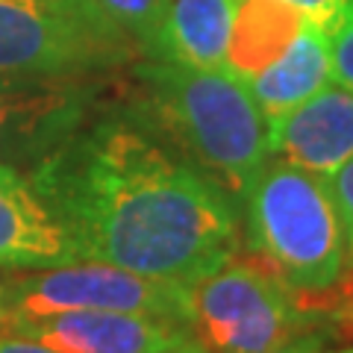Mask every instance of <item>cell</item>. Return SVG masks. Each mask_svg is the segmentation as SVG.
<instances>
[{"label":"cell","instance_id":"6da1fadb","mask_svg":"<svg viewBox=\"0 0 353 353\" xmlns=\"http://www.w3.org/2000/svg\"><path fill=\"white\" fill-rule=\"evenodd\" d=\"M30 174L80 259L189 283L239 250V203L130 124L74 130Z\"/></svg>","mask_w":353,"mask_h":353},{"label":"cell","instance_id":"7a4b0ae2","mask_svg":"<svg viewBox=\"0 0 353 353\" xmlns=\"http://www.w3.org/2000/svg\"><path fill=\"white\" fill-rule=\"evenodd\" d=\"M150 106L194 168L236 203L271 159V127L250 88L224 68L148 59L141 68Z\"/></svg>","mask_w":353,"mask_h":353},{"label":"cell","instance_id":"3957f363","mask_svg":"<svg viewBox=\"0 0 353 353\" xmlns=\"http://www.w3.org/2000/svg\"><path fill=\"white\" fill-rule=\"evenodd\" d=\"M248 239L301 292H324L345 274L347 245L330 180L271 157L245 194Z\"/></svg>","mask_w":353,"mask_h":353},{"label":"cell","instance_id":"277c9868","mask_svg":"<svg viewBox=\"0 0 353 353\" xmlns=\"http://www.w3.org/2000/svg\"><path fill=\"white\" fill-rule=\"evenodd\" d=\"M136 50L97 0H0V74L74 80Z\"/></svg>","mask_w":353,"mask_h":353},{"label":"cell","instance_id":"5b68a950","mask_svg":"<svg viewBox=\"0 0 353 353\" xmlns=\"http://www.w3.org/2000/svg\"><path fill=\"white\" fill-rule=\"evenodd\" d=\"M303 324L277 283L233 259L185 283V327L206 353H268Z\"/></svg>","mask_w":353,"mask_h":353},{"label":"cell","instance_id":"8992f818","mask_svg":"<svg viewBox=\"0 0 353 353\" xmlns=\"http://www.w3.org/2000/svg\"><path fill=\"white\" fill-rule=\"evenodd\" d=\"M57 312H139L185 324V283L145 277L92 259L30 274L15 271L0 321Z\"/></svg>","mask_w":353,"mask_h":353},{"label":"cell","instance_id":"52a82bcc","mask_svg":"<svg viewBox=\"0 0 353 353\" xmlns=\"http://www.w3.org/2000/svg\"><path fill=\"white\" fill-rule=\"evenodd\" d=\"M3 333L27 336L57 353H171L189 345L183 321L139 312H57L3 318Z\"/></svg>","mask_w":353,"mask_h":353},{"label":"cell","instance_id":"ba28073f","mask_svg":"<svg viewBox=\"0 0 353 353\" xmlns=\"http://www.w3.org/2000/svg\"><path fill=\"white\" fill-rule=\"evenodd\" d=\"M80 94L68 80L0 74V165L30 171L77 130Z\"/></svg>","mask_w":353,"mask_h":353},{"label":"cell","instance_id":"9c48e42d","mask_svg":"<svg viewBox=\"0 0 353 353\" xmlns=\"http://www.w3.org/2000/svg\"><path fill=\"white\" fill-rule=\"evenodd\" d=\"M77 259L68 227L32 174L0 165V268L41 271Z\"/></svg>","mask_w":353,"mask_h":353},{"label":"cell","instance_id":"30bf717a","mask_svg":"<svg viewBox=\"0 0 353 353\" xmlns=\"http://www.w3.org/2000/svg\"><path fill=\"white\" fill-rule=\"evenodd\" d=\"M271 127V157L330 176L353 157V92L327 83Z\"/></svg>","mask_w":353,"mask_h":353},{"label":"cell","instance_id":"8fae6325","mask_svg":"<svg viewBox=\"0 0 353 353\" xmlns=\"http://www.w3.org/2000/svg\"><path fill=\"white\" fill-rule=\"evenodd\" d=\"M236 0H165L148 59L224 68Z\"/></svg>","mask_w":353,"mask_h":353},{"label":"cell","instance_id":"7c38bea8","mask_svg":"<svg viewBox=\"0 0 353 353\" xmlns=\"http://www.w3.org/2000/svg\"><path fill=\"white\" fill-rule=\"evenodd\" d=\"M309 24L312 18L289 0H236L224 71L250 83L259 71L277 62Z\"/></svg>","mask_w":353,"mask_h":353},{"label":"cell","instance_id":"4fadbf2b","mask_svg":"<svg viewBox=\"0 0 353 353\" xmlns=\"http://www.w3.org/2000/svg\"><path fill=\"white\" fill-rule=\"evenodd\" d=\"M327 83H333V77H330V32L318 21H312L277 62H271L245 85L250 88L265 121L274 124L277 118L289 115L292 109L318 94Z\"/></svg>","mask_w":353,"mask_h":353},{"label":"cell","instance_id":"5bb4252c","mask_svg":"<svg viewBox=\"0 0 353 353\" xmlns=\"http://www.w3.org/2000/svg\"><path fill=\"white\" fill-rule=\"evenodd\" d=\"M97 6L136 41L139 53L148 57L162 18V9H165V0H97Z\"/></svg>","mask_w":353,"mask_h":353},{"label":"cell","instance_id":"9a60e30c","mask_svg":"<svg viewBox=\"0 0 353 353\" xmlns=\"http://www.w3.org/2000/svg\"><path fill=\"white\" fill-rule=\"evenodd\" d=\"M330 77L353 92V0L339 24L330 30Z\"/></svg>","mask_w":353,"mask_h":353},{"label":"cell","instance_id":"2e32d148","mask_svg":"<svg viewBox=\"0 0 353 353\" xmlns=\"http://www.w3.org/2000/svg\"><path fill=\"white\" fill-rule=\"evenodd\" d=\"M327 180H330V192H333V201L341 218V230H345L347 259L353 262V157L336 174H330Z\"/></svg>","mask_w":353,"mask_h":353},{"label":"cell","instance_id":"e0dca14e","mask_svg":"<svg viewBox=\"0 0 353 353\" xmlns=\"http://www.w3.org/2000/svg\"><path fill=\"white\" fill-rule=\"evenodd\" d=\"M289 3L301 6L309 18L318 21V24H321V27L330 32V30L339 24V18L347 12L350 0H289Z\"/></svg>","mask_w":353,"mask_h":353},{"label":"cell","instance_id":"ac0fdd59","mask_svg":"<svg viewBox=\"0 0 353 353\" xmlns=\"http://www.w3.org/2000/svg\"><path fill=\"white\" fill-rule=\"evenodd\" d=\"M0 353H57V350L44 347L41 341H32L27 336H15L0 330Z\"/></svg>","mask_w":353,"mask_h":353},{"label":"cell","instance_id":"d6986e66","mask_svg":"<svg viewBox=\"0 0 353 353\" xmlns=\"http://www.w3.org/2000/svg\"><path fill=\"white\" fill-rule=\"evenodd\" d=\"M268 353H324L318 345H312V341H285V345H280V347H274V350H268Z\"/></svg>","mask_w":353,"mask_h":353},{"label":"cell","instance_id":"ffe728a7","mask_svg":"<svg viewBox=\"0 0 353 353\" xmlns=\"http://www.w3.org/2000/svg\"><path fill=\"white\" fill-rule=\"evenodd\" d=\"M12 277H15V271L0 268V312H3L6 297H9V289H12Z\"/></svg>","mask_w":353,"mask_h":353},{"label":"cell","instance_id":"44dd1931","mask_svg":"<svg viewBox=\"0 0 353 353\" xmlns=\"http://www.w3.org/2000/svg\"><path fill=\"white\" fill-rule=\"evenodd\" d=\"M171 353H206L197 341H189V345H183V347H176V350H171Z\"/></svg>","mask_w":353,"mask_h":353}]
</instances>
